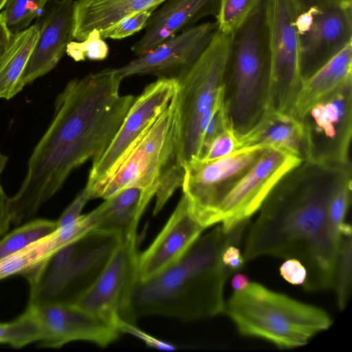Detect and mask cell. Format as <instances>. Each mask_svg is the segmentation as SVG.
<instances>
[{"mask_svg":"<svg viewBox=\"0 0 352 352\" xmlns=\"http://www.w3.org/2000/svg\"><path fill=\"white\" fill-rule=\"evenodd\" d=\"M32 307L42 328L43 338L39 342L43 347L60 348L80 340L105 347L117 340L120 334L118 329L75 304Z\"/></svg>","mask_w":352,"mask_h":352,"instance_id":"cell-18","label":"cell"},{"mask_svg":"<svg viewBox=\"0 0 352 352\" xmlns=\"http://www.w3.org/2000/svg\"><path fill=\"white\" fill-rule=\"evenodd\" d=\"M296 13V0H265L271 60L267 111L292 114L302 83L298 38L295 26Z\"/></svg>","mask_w":352,"mask_h":352,"instance_id":"cell-11","label":"cell"},{"mask_svg":"<svg viewBox=\"0 0 352 352\" xmlns=\"http://www.w3.org/2000/svg\"><path fill=\"white\" fill-rule=\"evenodd\" d=\"M230 41L231 34L217 29L197 61L178 80L177 155L183 168L198 159L202 133L223 102Z\"/></svg>","mask_w":352,"mask_h":352,"instance_id":"cell-7","label":"cell"},{"mask_svg":"<svg viewBox=\"0 0 352 352\" xmlns=\"http://www.w3.org/2000/svg\"><path fill=\"white\" fill-rule=\"evenodd\" d=\"M205 230L191 216L182 195L173 212L148 248L138 256V279H148L177 261Z\"/></svg>","mask_w":352,"mask_h":352,"instance_id":"cell-19","label":"cell"},{"mask_svg":"<svg viewBox=\"0 0 352 352\" xmlns=\"http://www.w3.org/2000/svg\"><path fill=\"white\" fill-rule=\"evenodd\" d=\"M261 0H220L216 16L217 29L232 34L249 17Z\"/></svg>","mask_w":352,"mask_h":352,"instance_id":"cell-31","label":"cell"},{"mask_svg":"<svg viewBox=\"0 0 352 352\" xmlns=\"http://www.w3.org/2000/svg\"><path fill=\"white\" fill-rule=\"evenodd\" d=\"M137 241H122L98 277L75 305L119 331L138 278Z\"/></svg>","mask_w":352,"mask_h":352,"instance_id":"cell-13","label":"cell"},{"mask_svg":"<svg viewBox=\"0 0 352 352\" xmlns=\"http://www.w3.org/2000/svg\"><path fill=\"white\" fill-rule=\"evenodd\" d=\"M270 78L265 0H261L231 34L223 102L230 124L238 135L250 131L267 111Z\"/></svg>","mask_w":352,"mask_h":352,"instance_id":"cell-4","label":"cell"},{"mask_svg":"<svg viewBox=\"0 0 352 352\" xmlns=\"http://www.w3.org/2000/svg\"><path fill=\"white\" fill-rule=\"evenodd\" d=\"M38 33L34 23L12 34L10 45L0 58V99L10 100L24 88L22 75Z\"/></svg>","mask_w":352,"mask_h":352,"instance_id":"cell-25","label":"cell"},{"mask_svg":"<svg viewBox=\"0 0 352 352\" xmlns=\"http://www.w3.org/2000/svg\"><path fill=\"white\" fill-rule=\"evenodd\" d=\"M239 245L235 244L228 245L222 254L223 263L232 275L241 270L245 261Z\"/></svg>","mask_w":352,"mask_h":352,"instance_id":"cell-39","label":"cell"},{"mask_svg":"<svg viewBox=\"0 0 352 352\" xmlns=\"http://www.w3.org/2000/svg\"><path fill=\"white\" fill-rule=\"evenodd\" d=\"M155 192L131 187L118 191L91 212L96 220L94 230L118 235L123 241H137L138 223Z\"/></svg>","mask_w":352,"mask_h":352,"instance_id":"cell-21","label":"cell"},{"mask_svg":"<svg viewBox=\"0 0 352 352\" xmlns=\"http://www.w3.org/2000/svg\"><path fill=\"white\" fill-rule=\"evenodd\" d=\"M248 223L243 221L229 230L217 226L160 272L137 278L124 320L135 324L140 317L158 315L192 321L223 314L224 286L232 274L222 254L228 245L240 244Z\"/></svg>","mask_w":352,"mask_h":352,"instance_id":"cell-3","label":"cell"},{"mask_svg":"<svg viewBox=\"0 0 352 352\" xmlns=\"http://www.w3.org/2000/svg\"><path fill=\"white\" fill-rule=\"evenodd\" d=\"M121 238L91 230L22 276L30 286L28 305L76 304L103 270Z\"/></svg>","mask_w":352,"mask_h":352,"instance_id":"cell-6","label":"cell"},{"mask_svg":"<svg viewBox=\"0 0 352 352\" xmlns=\"http://www.w3.org/2000/svg\"><path fill=\"white\" fill-rule=\"evenodd\" d=\"M57 228L56 221L32 219L0 239V258L14 253Z\"/></svg>","mask_w":352,"mask_h":352,"instance_id":"cell-28","label":"cell"},{"mask_svg":"<svg viewBox=\"0 0 352 352\" xmlns=\"http://www.w3.org/2000/svg\"><path fill=\"white\" fill-rule=\"evenodd\" d=\"M302 81L352 43V0H296Z\"/></svg>","mask_w":352,"mask_h":352,"instance_id":"cell-9","label":"cell"},{"mask_svg":"<svg viewBox=\"0 0 352 352\" xmlns=\"http://www.w3.org/2000/svg\"><path fill=\"white\" fill-rule=\"evenodd\" d=\"M299 120L305 160L338 166L351 164L352 80L315 104Z\"/></svg>","mask_w":352,"mask_h":352,"instance_id":"cell-12","label":"cell"},{"mask_svg":"<svg viewBox=\"0 0 352 352\" xmlns=\"http://www.w3.org/2000/svg\"><path fill=\"white\" fill-rule=\"evenodd\" d=\"M352 178L346 180L333 194L328 206V217L331 223L339 230L351 202Z\"/></svg>","mask_w":352,"mask_h":352,"instance_id":"cell-34","label":"cell"},{"mask_svg":"<svg viewBox=\"0 0 352 352\" xmlns=\"http://www.w3.org/2000/svg\"><path fill=\"white\" fill-rule=\"evenodd\" d=\"M75 4L76 0H51L36 18L39 33L22 75L23 87L51 72L74 39Z\"/></svg>","mask_w":352,"mask_h":352,"instance_id":"cell-17","label":"cell"},{"mask_svg":"<svg viewBox=\"0 0 352 352\" xmlns=\"http://www.w3.org/2000/svg\"><path fill=\"white\" fill-rule=\"evenodd\" d=\"M167 0H76L74 38L85 40L94 29H105L136 12L157 8Z\"/></svg>","mask_w":352,"mask_h":352,"instance_id":"cell-24","label":"cell"},{"mask_svg":"<svg viewBox=\"0 0 352 352\" xmlns=\"http://www.w3.org/2000/svg\"><path fill=\"white\" fill-rule=\"evenodd\" d=\"M122 79L105 69L69 80L57 95L52 120L10 197L12 224L32 219L74 169L104 153L135 98L120 94Z\"/></svg>","mask_w":352,"mask_h":352,"instance_id":"cell-1","label":"cell"},{"mask_svg":"<svg viewBox=\"0 0 352 352\" xmlns=\"http://www.w3.org/2000/svg\"><path fill=\"white\" fill-rule=\"evenodd\" d=\"M176 94L104 175L92 186H85L90 199H106L131 187L156 192L159 181L164 175L183 168L177 155Z\"/></svg>","mask_w":352,"mask_h":352,"instance_id":"cell-8","label":"cell"},{"mask_svg":"<svg viewBox=\"0 0 352 352\" xmlns=\"http://www.w3.org/2000/svg\"><path fill=\"white\" fill-rule=\"evenodd\" d=\"M8 0H0V11L5 7Z\"/></svg>","mask_w":352,"mask_h":352,"instance_id":"cell-44","label":"cell"},{"mask_svg":"<svg viewBox=\"0 0 352 352\" xmlns=\"http://www.w3.org/2000/svg\"><path fill=\"white\" fill-rule=\"evenodd\" d=\"M239 149L254 146L277 148L305 160L302 124L291 113L267 111L250 131L238 135Z\"/></svg>","mask_w":352,"mask_h":352,"instance_id":"cell-22","label":"cell"},{"mask_svg":"<svg viewBox=\"0 0 352 352\" xmlns=\"http://www.w3.org/2000/svg\"><path fill=\"white\" fill-rule=\"evenodd\" d=\"M51 0H8L2 11L6 25L11 34L28 28Z\"/></svg>","mask_w":352,"mask_h":352,"instance_id":"cell-30","label":"cell"},{"mask_svg":"<svg viewBox=\"0 0 352 352\" xmlns=\"http://www.w3.org/2000/svg\"><path fill=\"white\" fill-rule=\"evenodd\" d=\"M267 148H243L213 161L196 160L184 167L182 195L199 225L206 229L218 223L221 203Z\"/></svg>","mask_w":352,"mask_h":352,"instance_id":"cell-10","label":"cell"},{"mask_svg":"<svg viewBox=\"0 0 352 352\" xmlns=\"http://www.w3.org/2000/svg\"><path fill=\"white\" fill-rule=\"evenodd\" d=\"M178 87L177 79L160 78L135 98L111 144L100 157L92 162L87 187L100 179L128 146L166 108Z\"/></svg>","mask_w":352,"mask_h":352,"instance_id":"cell-16","label":"cell"},{"mask_svg":"<svg viewBox=\"0 0 352 352\" xmlns=\"http://www.w3.org/2000/svg\"><path fill=\"white\" fill-rule=\"evenodd\" d=\"M120 333H125L133 335L143 341L148 346L166 351L176 349L175 345L159 340L137 327L134 323L124 321L119 327Z\"/></svg>","mask_w":352,"mask_h":352,"instance_id":"cell-36","label":"cell"},{"mask_svg":"<svg viewBox=\"0 0 352 352\" xmlns=\"http://www.w3.org/2000/svg\"><path fill=\"white\" fill-rule=\"evenodd\" d=\"M56 252L48 234L21 250L0 258V280L12 275H23Z\"/></svg>","mask_w":352,"mask_h":352,"instance_id":"cell-26","label":"cell"},{"mask_svg":"<svg viewBox=\"0 0 352 352\" xmlns=\"http://www.w3.org/2000/svg\"><path fill=\"white\" fill-rule=\"evenodd\" d=\"M352 234H340L336 261L333 284L337 304L342 311L350 298L351 291Z\"/></svg>","mask_w":352,"mask_h":352,"instance_id":"cell-29","label":"cell"},{"mask_svg":"<svg viewBox=\"0 0 352 352\" xmlns=\"http://www.w3.org/2000/svg\"><path fill=\"white\" fill-rule=\"evenodd\" d=\"M224 313L241 336L260 338L285 349L307 344L333 323L324 309L255 282L234 292L226 302Z\"/></svg>","mask_w":352,"mask_h":352,"instance_id":"cell-5","label":"cell"},{"mask_svg":"<svg viewBox=\"0 0 352 352\" xmlns=\"http://www.w3.org/2000/svg\"><path fill=\"white\" fill-rule=\"evenodd\" d=\"M12 34L8 30L2 12H0V58L6 51L11 41Z\"/></svg>","mask_w":352,"mask_h":352,"instance_id":"cell-41","label":"cell"},{"mask_svg":"<svg viewBox=\"0 0 352 352\" xmlns=\"http://www.w3.org/2000/svg\"><path fill=\"white\" fill-rule=\"evenodd\" d=\"M11 223L10 197L6 195L0 182V239L8 232Z\"/></svg>","mask_w":352,"mask_h":352,"instance_id":"cell-40","label":"cell"},{"mask_svg":"<svg viewBox=\"0 0 352 352\" xmlns=\"http://www.w3.org/2000/svg\"><path fill=\"white\" fill-rule=\"evenodd\" d=\"M109 46L102 38L100 31L94 29L82 41H71L66 54L75 61L104 60L109 54Z\"/></svg>","mask_w":352,"mask_h":352,"instance_id":"cell-32","label":"cell"},{"mask_svg":"<svg viewBox=\"0 0 352 352\" xmlns=\"http://www.w3.org/2000/svg\"><path fill=\"white\" fill-rule=\"evenodd\" d=\"M217 30V22L188 28L125 65L109 70L123 78L133 75H153L158 78L179 80L197 61Z\"/></svg>","mask_w":352,"mask_h":352,"instance_id":"cell-15","label":"cell"},{"mask_svg":"<svg viewBox=\"0 0 352 352\" xmlns=\"http://www.w3.org/2000/svg\"><path fill=\"white\" fill-rule=\"evenodd\" d=\"M156 8L131 13L112 25L100 30L102 38L122 39L145 28L148 19Z\"/></svg>","mask_w":352,"mask_h":352,"instance_id":"cell-33","label":"cell"},{"mask_svg":"<svg viewBox=\"0 0 352 352\" xmlns=\"http://www.w3.org/2000/svg\"><path fill=\"white\" fill-rule=\"evenodd\" d=\"M43 338L42 328L34 307L26 310L16 319L0 322V343L15 349L22 348Z\"/></svg>","mask_w":352,"mask_h":352,"instance_id":"cell-27","label":"cell"},{"mask_svg":"<svg viewBox=\"0 0 352 352\" xmlns=\"http://www.w3.org/2000/svg\"><path fill=\"white\" fill-rule=\"evenodd\" d=\"M237 150H239L238 134L232 127H229L212 140L206 153L200 161L216 160L228 156Z\"/></svg>","mask_w":352,"mask_h":352,"instance_id":"cell-35","label":"cell"},{"mask_svg":"<svg viewBox=\"0 0 352 352\" xmlns=\"http://www.w3.org/2000/svg\"><path fill=\"white\" fill-rule=\"evenodd\" d=\"M352 178L351 164L303 160L275 184L250 228L245 261L262 256L296 258L305 267L306 292L333 287L339 230L328 217L329 201Z\"/></svg>","mask_w":352,"mask_h":352,"instance_id":"cell-2","label":"cell"},{"mask_svg":"<svg viewBox=\"0 0 352 352\" xmlns=\"http://www.w3.org/2000/svg\"><path fill=\"white\" fill-rule=\"evenodd\" d=\"M220 0H167L151 14L146 32L131 47L137 56L153 50L162 42L193 27L201 19L217 16Z\"/></svg>","mask_w":352,"mask_h":352,"instance_id":"cell-20","label":"cell"},{"mask_svg":"<svg viewBox=\"0 0 352 352\" xmlns=\"http://www.w3.org/2000/svg\"><path fill=\"white\" fill-rule=\"evenodd\" d=\"M233 275L231 280V286L234 292L245 289L250 283L248 276L244 274L236 272Z\"/></svg>","mask_w":352,"mask_h":352,"instance_id":"cell-42","label":"cell"},{"mask_svg":"<svg viewBox=\"0 0 352 352\" xmlns=\"http://www.w3.org/2000/svg\"><path fill=\"white\" fill-rule=\"evenodd\" d=\"M89 200L90 198L85 187L56 220L57 228L76 221L82 215L81 212Z\"/></svg>","mask_w":352,"mask_h":352,"instance_id":"cell-37","label":"cell"},{"mask_svg":"<svg viewBox=\"0 0 352 352\" xmlns=\"http://www.w3.org/2000/svg\"><path fill=\"white\" fill-rule=\"evenodd\" d=\"M352 80V43L302 81L292 115L297 119Z\"/></svg>","mask_w":352,"mask_h":352,"instance_id":"cell-23","label":"cell"},{"mask_svg":"<svg viewBox=\"0 0 352 352\" xmlns=\"http://www.w3.org/2000/svg\"><path fill=\"white\" fill-rule=\"evenodd\" d=\"M8 157L0 153V174L3 170L8 162Z\"/></svg>","mask_w":352,"mask_h":352,"instance_id":"cell-43","label":"cell"},{"mask_svg":"<svg viewBox=\"0 0 352 352\" xmlns=\"http://www.w3.org/2000/svg\"><path fill=\"white\" fill-rule=\"evenodd\" d=\"M280 276L294 285H302L307 277L304 265L296 258H287L280 267Z\"/></svg>","mask_w":352,"mask_h":352,"instance_id":"cell-38","label":"cell"},{"mask_svg":"<svg viewBox=\"0 0 352 352\" xmlns=\"http://www.w3.org/2000/svg\"><path fill=\"white\" fill-rule=\"evenodd\" d=\"M303 160L287 151L267 148L221 203L218 223L229 230L260 209L279 179Z\"/></svg>","mask_w":352,"mask_h":352,"instance_id":"cell-14","label":"cell"}]
</instances>
